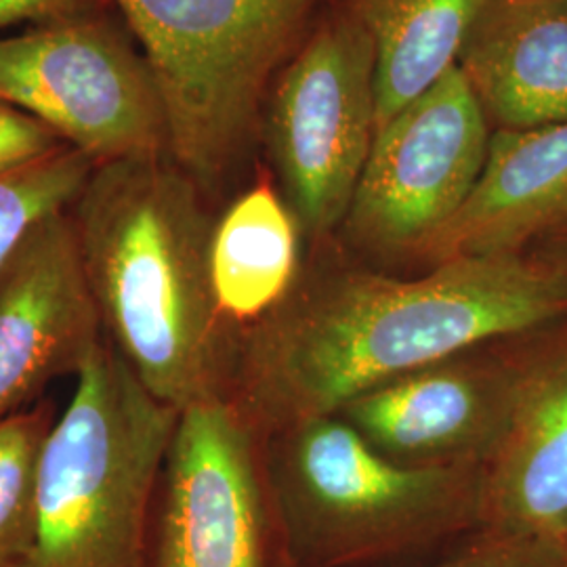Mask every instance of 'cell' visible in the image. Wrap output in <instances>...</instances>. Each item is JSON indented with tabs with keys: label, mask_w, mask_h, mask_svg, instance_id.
Instances as JSON below:
<instances>
[{
	"label": "cell",
	"mask_w": 567,
	"mask_h": 567,
	"mask_svg": "<svg viewBox=\"0 0 567 567\" xmlns=\"http://www.w3.org/2000/svg\"><path fill=\"white\" fill-rule=\"evenodd\" d=\"M567 318V278L524 252L456 257L421 278L337 271L240 332L229 400L259 437L339 414L370 389Z\"/></svg>",
	"instance_id": "cell-1"
},
{
	"label": "cell",
	"mask_w": 567,
	"mask_h": 567,
	"mask_svg": "<svg viewBox=\"0 0 567 567\" xmlns=\"http://www.w3.org/2000/svg\"><path fill=\"white\" fill-rule=\"evenodd\" d=\"M107 343L158 402L227 398L240 332L210 284L215 219L168 154L95 164L68 208Z\"/></svg>",
	"instance_id": "cell-2"
},
{
	"label": "cell",
	"mask_w": 567,
	"mask_h": 567,
	"mask_svg": "<svg viewBox=\"0 0 567 567\" xmlns=\"http://www.w3.org/2000/svg\"><path fill=\"white\" fill-rule=\"evenodd\" d=\"M271 435L267 482L297 567L377 566L482 527L484 466L398 463L339 414Z\"/></svg>",
	"instance_id": "cell-3"
},
{
	"label": "cell",
	"mask_w": 567,
	"mask_h": 567,
	"mask_svg": "<svg viewBox=\"0 0 567 567\" xmlns=\"http://www.w3.org/2000/svg\"><path fill=\"white\" fill-rule=\"evenodd\" d=\"M44 447L21 567H142L147 511L179 412L103 343Z\"/></svg>",
	"instance_id": "cell-4"
},
{
	"label": "cell",
	"mask_w": 567,
	"mask_h": 567,
	"mask_svg": "<svg viewBox=\"0 0 567 567\" xmlns=\"http://www.w3.org/2000/svg\"><path fill=\"white\" fill-rule=\"evenodd\" d=\"M142 44L168 156L204 196L236 171L265 86L318 0H110Z\"/></svg>",
	"instance_id": "cell-5"
},
{
	"label": "cell",
	"mask_w": 567,
	"mask_h": 567,
	"mask_svg": "<svg viewBox=\"0 0 567 567\" xmlns=\"http://www.w3.org/2000/svg\"><path fill=\"white\" fill-rule=\"evenodd\" d=\"M142 567H297L264 442L229 398L179 412L147 511Z\"/></svg>",
	"instance_id": "cell-6"
},
{
	"label": "cell",
	"mask_w": 567,
	"mask_h": 567,
	"mask_svg": "<svg viewBox=\"0 0 567 567\" xmlns=\"http://www.w3.org/2000/svg\"><path fill=\"white\" fill-rule=\"evenodd\" d=\"M0 102L47 124L95 164L168 154L150 65L105 13L0 37Z\"/></svg>",
	"instance_id": "cell-7"
},
{
	"label": "cell",
	"mask_w": 567,
	"mask_h": 567,
	"mask_svg": "<svg viewBox=\"0 0 567 567\" xmlns=\"http://www.w3.org/2000/svg\"><path fill=\"white\" fill-rule=\"evenodd\" d=\"M267 133L299 225L324 236L343 224L377 135L374 51L353 16L326 21L290 61Z\"/></svg>",
	"instance_id": "cell-8"
},
{
	"label": "cell",
	"mask_w": 567,
	"mask_h": 567,
	"mask_svg": "<svg viewBox=\"0 0 567 567\" xmlns=\"http://www.w3.org/2000/svg\"><path fill=\"white\" fill-rule=\"evenodd\" d=\"M489 126L458 65L408 103L374 135L343 221L351 243L421 255L480 182Z\"/></svg>",
	"instance_id": "cell-9"
},
{
	"label": "cell",
	"mask_w": 567,
	"mask_h": 567,
	"mask_svg": "<svg viewBox=\"0 0 567 567\" xmlns=\"http://www.w3.org/2000/svg\"><path fill=\"white\" fill-rule=\"evenodd\" d=\"M105 341L72 217L53 213L0 265V419L76 379Z\"/></svg>",
	"instance_id": "cell-10"
},
{
	"label": "cell",
	"mask_w": 567,
	"mask_h": 567,
	"mask_svg": "<svg viewBox=\"0 0 567 567\" xmlns=\"http://www.w3.org/2000/svg\"><path fill=\"white\" fill-rule=\"evenodd\" d=\"M477 349L374 386L339 416L398 463L486 468L507 431L515 355L489 358Z\"/></svg>",
	"instance_id": "cell-11"
},
{
	"label": "cell",
	"mask_w": 567,
	"mask_h": 567,
	"mask_svg": "<svg viewBox=\"0 0 567 567\" xmlns=\"http://www.w3.org/2000/svg\"><path fill=\"white\" fill-rule=\"evenodd\" d=\"M515 355L507 431L484 475L482 527L567 538V318Z\"/></svg>",
	"instance_id": "cell-12"
},
{
	"label": "cell",
	"mask_w": 567,
	"mask_h": 567,
	"mask_svg": "<svg viewBox=\"0 0 567 567\" xmlns=\"http://www.w3.org/2000/svg\"><path fill=\"white\" fill-rule=\"evenodd\" d=\"M567 225V121L492 133L482 177L465 206L421 252L456 257L524 252Z\"/></svg>",
	"instance_id": "cell-13"
},
{
	"label": "cell",
	"mask_w": 567,
	"mask_h": 567,
	"mask_svg": "<svg viewBox=\"0 0 567 567\" xmlns=\"http://www.w3.org/2000/svg\"><path fill=\"white\" fill-rule=\"evenodd\" d=\"M489 124L567 121V0H492L458 58Z\"/></svg>",
	"instance_id": "cell-14"
},
{
	"label": "cell",
	"mask_w": 567,
	"mask_h": 567,
	"mask_svg": "<svg viewBox=\"0 0 567 567\" xmlns=\"http://www.w3.org/2000/svg\"><path fill=\"white\" fill-rule=\"evenodd\" d=\"M299 221L269 183L243 192L215 219L210 284L225 324H259L297 286Z\"/></svg>",
	"instance_id": "cell-15"
},
{
	"label": "cell",
	"mask_w": 567,
	"mask_h": 567,
	"mask_svg": "<svg viewBox=\"0 0 567 567\" xmlns=\"http://www.w3.org/2000/svg\"><path fill=\"white\" fill-rule=\"evenodd\" d=\"M492 0H353L374 51L377 131L442 81Z\"/></svg>",
	"instance_id": "cell-16"
},
{
	"label": "cell",
	"mask_w": 567,
	"mask_h": 567,
	"mask_svg": "<svg viewBox=\"0 0 567 567\" xmlns=\"http://www.w3.org/2000/svg\"><path fill=\"white\" fill-rule=\"evenodd\" d=\"M58 419L49 398L0 419V567L23 566L32 547L42 456Z\"/></svg>",
	"instance_id": "cell-17"
},
{
	"label": "cell",
	"mask_w": 567,
	"mask_h": 567,
	"mask_svg": "<svg viewBox=\"0 0 567 567\" xmlns=\"http://www.w3.org/2000/svg\"><path fill=\"white\" fill-rule=\"evenodd\" d=\"M95 163L65 145L37 163L0 175V265L44 217L68 210Z\"/></svg>",
	"instance_id": "cell-18"
},
{
	"label": "cell",
	"mask_w": 567,
	"mask_h": 567,
	"mask_svg": "<svg viewBox=\"0 0 567 567\" xmlns=\"http://www.w3.org/2000/svg\"><path fill=\"white\" fill-rule=\"evenodd\" d=\"M421 567H567V550L559 540L477 529L456 553Z\"/></svg>",
	"instance_id": "cell-19"
},
{
	"label": "cell",
	"mask_w": 567,
	"mask_h": 567,
	"mask_svg": "<svg viewBox=\"0 0 567 567\" xmlns=\"http://www.w3.org/2000/svg\"><path fill=\"white\" fill-rule=\"evenodd\" d=\"M65 145L47 124L0 102V175L37 163Z\"/></svg>",
	"instance_id": "cell-20"
},
{
	"label": "cell",
	"mask_w": 567,
	"mask_h": 567,
	"mask_svg": "<svg viewBox=\"0 0 567 567\" xmlns=\"http://www.w3.org/2000/svg\"><path fill=\"white\" fill-rule=\"evenodd\" d=\"M110 0H0V30L102 16Z\"/></svg>",
	"instance_id": "cell-21"
},
{
	"label": "cell",
	"mask_w": 567,
	"mask_h": 567,
	"mask_svg": "<svg viewBox=\"0 0 567 567\" xmlns=\"http://www.w3.org/2000/svg\"><path fill=\"white\" fill-rule=\"evenodd\" d=\"M547 238H550V246H548L547 255L540 259L547 261L550 267H555L567 278V225Z\"/></svg>",
	"instance_id": "cell-22"
},
{
	"label": "cell",
	"mask_w": 567,
	"mask_h": 567,
	"mask_svg": "<svg viewBox=\"0 0 567 567\" xmlns=\"http://www.w3.org/2000/svg\"><path fill=\"white\" fill-rule=\"evenodd\" d=\"M566 550H567V538H566Z\"/></svg>",
	"instance_id": "cell-23"
}]
</instances>
